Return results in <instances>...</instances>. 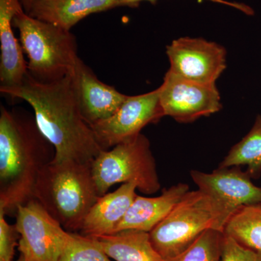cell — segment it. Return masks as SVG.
I'll use <instances>...</instances> for the list:
<instances>
[{"instance_id":"cell-25","label":"cell","mask_w":261,"mask_h":261,"mask_svg":"<svg viewBox=\"0 0 261 261\" xmlns=\"http://www.w3.org/2000/svg\"><path fill=\"white\" fill-rule=\"evenodd\" d=\"M23 7L24 11L27 14H29V12L32 10V7L38 1V0H20Z\"/></svg>"},{"instance_id":"cell-4","label":"cell","mask_w":261,"mask_h":261,"mask_svg":"<svg viewBox=\"0 0 261 261\" xmlns=\"http://www.w3.org/2000/svg\"><path fill=\"white\" fill-rule=\"evenodd\" d=\"M19 42L27 55L29 74L38 82L50 84L70 74L80 57L75 37L70 32L21 11L13 18Z\"/></svg>"},{"instance_id":"cell-26","label":"cell","mask_w":261,"mask_h":261,"mask_svg":"<svg viewBox=\"0 0 261 261\" xmlns=\"http://www.w3.org/2000/svg\"><path fill=\"white\" fill-rule=\"evenodd\" d=\"M15 261H27L25 260V259L24 258V257L23 255H20V256H19L18 260H16Z\"/></svg>"},{"instance_id":"cell-3","label":"cell","mask_w":261,"mask_h":261,"mask_svg":"<svg viewBox=\"0 0 261 261\" xmlns=\"http://www.w3.org/2000/svg\"><path fill=\"white\" fill-rule=\"evenodd\" d=\"M92 164L51 161L41 171L34 198L68 232L80 231L86 216L100 197Z\"/></svg>"},{"instance_id":"cell-22","label":"cell","mask_w":261,"mask_h":261,"mask_svg":"<svg viewBox=\"0 0 261 261\" xmlns=\"http://www.w3.org/2000/svg\"><path fill=\"white\" fill-rule=\"evenodd\" d=\"M221 261H261V252L244 246L224 233Z\"/></svg>"},{"instance_id":"cell-6","label":"cell","mask_w":261,"mask_h":261,"mask_svg":"<svg viewBox=\"0 0 261 261\" xmlns=\"http://www.w3.org/2000/svg\"><path fill=\"white\" fill-rule=\"evenodd\" d=\"M92 172L100 196L119 183L135 184L137 190L146 195H152L161 189L150 143L142 134L102 151L92 163Z\"/></svg>"},{"instance_id":"cell-23","label":"cell","mask_w":261,"mask_h":261,"mask_svg":"<svg viewBox=\"0 0 261 261\" xmlns=\"http://www.w3.org/2000/svg\"><path fill=\"white\" fill-rule=\"evenodd\" d=\"M5 216L4 211L0 210V261H13L19 233L15 225L7 222Z\"/></svg>"},{"instance_id":"cell-2","label":"cell","mask_w":261,"mask_h":261,"mask_svg":"<svg viewBox=\"0 0 261 261\" xmlns=\"http://www.w3.org/2000/svg\"><path fill=\"white\" fill-rule=\"evenodd\" d=\"M54 157V147L39 130L34 114L1 105L0 210L13 212L34 198L38 177Z\"/></svg>"},{"instance_id":"cell-8","label":"cell","mask_w":261,"mask_h":261,"mask_svg":"<svg viewBox=\"0 0 261 261\" xmlns=\"http://www.w3.org/2000/svg\"><path fill=\"white\" fill-rule=\"evenodd\" d=\"M163 116L158 88L140 95L128 96L114 114L91 126L99 143L107 150L137 137L146 126L159 122Z\"/></svg>"},{"instance_id":"cell-7","label":"cell","mask_w":261,"mask_h":261,"mask_svg":"<svg viewBox=\"0 0 261 261\" xmlns=\"http://www.w3.org/2000/svg\"><path fill=\"white\" fill-rule=\"evenodd\" d=\"M18 250L27 261H58L72 238L35 198L16 211Z\"/></svg>"},{"instance_id":"cell-20","label":"cell","mask_w":261,"mask_h":261,"mask_svg":"<svg viewBox=\"0 0 261 261\" xmlns=\"http://www.w3.org/2000/svg\"><path fill=\"white\" fill-rule=\"evenodd\" d=\"M224 232L209 229L177 257L166 261H221Z\"/></svg>"},{"instance_id":"cell-21","label":"cell","mask_w":261,"mask_h":261,"mask_svg":"<svg viewBox=\"0 0 261 261\" xmlns=\"http://www.w3.org/2000/svg\"><path fill=\"white\" fill-rule=\"evenodd\" d=\"M95 238L72 233V238L58 261H111Z\"/></svg>"},{"instance_id":"cell-15","label":"cell","mask_w":261,"mask_h":261,"mask_svg":"<svg viewBox=\"0 0 261 261\" xmlns=\"http://www.w3.org/2000/svg\"><path fill=\"white\" fill-rule=\"evenodd\" d=\"M189 190L190 187L186 184L179 183L163 190L159 197L137 195L117 227L116 233L128 229L150 232L170 214Z\"/></svg>"},{"instance_id":"cell-24","label":"cell","mask_w":261,"mask_h":261,"mask_svg":"<svg viewBox=\"0 0 261 261\" xmlns=\"http://www.w3.org/2000/svg\"><path fill=\"white\" fill-rule=\"evenodd\" d=\"M159 0H118V7H128V8H137L142 2H149L152 4H155ZM199 2L208 1L231 7L234 9L240 10L242 13L247 15H253L254 10L248 5L243 3H235V2L227 1V0H197Z\"/></svg>"},{"instance_id":"cell-19","label":"cell","mask_w":261,"mask_h":261,"mask_svg":"<svg viewBox=\"0 0 261 261\" xmlns=\"http://www.w3.org/2000/svg\"><path fill=\"white\" fill-rule=\"evenodd\" d=\"M224 233L244 246L261 252V202L238 209L228 220Z\"/></svg>"},{"instance_id":"cell-14","label":"cell","mask_w":261,"mask_h":261,"mask_svg":"<svg viewBox=\"0 0 261 261\" xmlns=\"http://www.w3.org/2000/svg\"><path fill=\"white\" fill-rule=\"evenodd\" d=\"M133 183L123 184L114 192L101 196L86 216L80 234L98 238L116 233L137 194Z\"/></svg>"},{"instance_id":"cell-12","label":"cell","mask_w":261,"mask_h":261,"mask_svg":"<svg viewBox=\"0 0 261 261\" xmlns=\"http://www.w3.org/2000/svg\"><path fill=\"white\" fill-rule=\"evenodd\" d=\"M71 75L81 112L90 126L114 114L128 97L101 82L80 58Z\"/></svg>"},{"instance_id":"cell-18","label":"cell","mask_w":261,"mask_h":261,"mask_svg":"<svg viewBox=\"0 0 261 261\" xmlns=\"http://www.w3.org/2000/svg\"><path fill=\"white\" fill-rule=\"evenodd\" d=\"M247 166L250 177L261 176V116L255 118L251 130L240 142L233 145L219 166L220 168Z\"/></svg>"},{"instance_id":"cell-16","label":"cell","mask_w":261,"mask_h":261,"mask_svg":"<svg viewBox=\"0 0 261 261\" xmlns=\"http://www.w3.org/2000/svg\"><path fill=\"white\" fill-rule=\"evenodd\" d=\"M116 8L118 0H38L28 15L70 31L89 15Z\"/></svg>"},{"instance_id":"cell-11","label":"cell","mask_w":261,"mask_h":261,"mask_svg":"<svg viewBox=\"0 0 261 261\" xmlns=\"http://www.w3.org/2000/svg\"><path fill=\"white\" fill-rule=\"evenodd\" d=\"M169 71L185 80L216 84L226 68V51L217 43L202 38L182 37L166 47Z\"/></svg>"},{"instance_id":"cell-13","label":"cell","mask_w":261,"mask_h":261,"mask_svg":"<svg viewBox=\"0 0 261 261\" xmlns=\"http://www.w3.org/2000/svg\"><path fill=\"white\" fill-rule=\"evenodd\" d=\"M23 10L20 0H0V89L16 87L28 72L23 49L13 31V18Z\"/></svg>"},{"instance_id":"cell-9","label":"cell","mask_w":261,"mask_h":261,"mask_svg":"<svg viewBox=\"0 0 261 261\" xmlns=\"http://www.w3.org/2000/svg\"><path fill=\"white\" fill-rule=\"evenodd\" d=\"M159 88L164 116L171 117L178 123H192L222 108L216 84L192 82L168 70Z\"/></svg>"},{"instance_id":"cell-17","label":"cell","mask_w":261,"mask_h":261,"mask_svg":"<svg viewBox=\"0 0 261 261\" xmlns=\"http://www.w3.org/2000/svg\"><path fill=\"white\" fill-rule=\"evenodd\" d=\"M95 238L108 256L116 261H166L154 249L146 231L123 230Z\"/></svg>"},{"instance_id":"cell-10","label":"cell","mask_w":261,"mask_h":261,"mask_svg":"<svg viewBox=\"0 0 261 261\" xmlns=\"http://www.w3.org/2000/svg\"><path fill=\"white\" fill-rule=\"evenodd\" d=\"M198 190L210 197L226 225L238 209L261 202V187L240 166L218 168L212 173L190 172Z\"/></svg>"},{"instance_id":"cell-1","label":"cell","mask_w":261,"mask_h":261,"mask_svg":"<svg viewBox=\"0 0 261 261\" xmlns=\"http://www.w3.org/2000/svg\"><path fill=\"white\" fill-rule=\"evenodd\" d=\"M0 92L30 105L39 130L54 147V162L92 164L105 150L81 112L71 73L58 82L43 84L27 72L21 84L0 89Z\"/></svg>"},{"instance_id":"cell-5","label":"cell","mask_w":261,"mask_h":261,"mask_svg":"<svg viewBox=\"0 0 261 261\" xmlns=\"http://www.w3.org/2000/svg\"><path fill=\"white\" fill-rule=\"evenodd\" d=\"M225 226L214 202L198 190L187 192L149 237L154 249L168 260L187 250L207 230L224 232Z\"/></svg>"}]
</instances>
